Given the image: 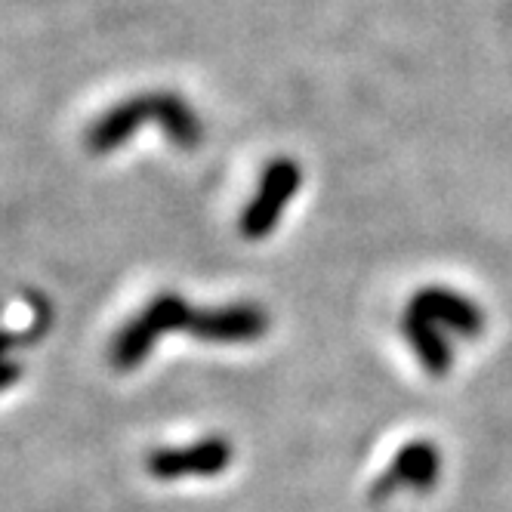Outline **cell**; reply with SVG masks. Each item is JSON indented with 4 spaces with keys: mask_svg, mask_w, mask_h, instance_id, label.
<instances>
[{
    "mask_svg": "<svg viewBox=\"0 0 512 512\" xmlns=\"http://www.w3.org/2000/svg\"><path fill=\"white\" fill-rule=\"evenodd\" d=\"M173 331H186L201 343L235 346L269 334V312L256 303H229L216 309H195L179 294H158L136 318H130L108 349L118 371H136L152 355L155 343Z\"/></svg>",
    "mask_w": 512,
    "mask_h": 512,
    "instance_id": "obj_1",
    "label": "cell"
},
{
    "mask_svg": "<svg viewBox=\"0 0 512 512\" xmlns=\"http://www.w3.org/2000/svg\"><path fill=\"white\" fill-rule=\"evenodd\" d=\"M145 124L161 127L179 152H195L204 142V124L198 112L189 99H182L173 90L139 93V96L118 102L115 108H108V112H102L90 124L84 142L93 155H108L121 149V145Z\"/></svg>",
    "mask_w": 512,
    "mask_h": 512,
    "instance_id": "obj_2",
    "label": "cell"
},
{
    "mask_svg": "<svg viewBox=\"0 0 512 512\" xmlns=\"http://www.w3.org/2000/svg\"><path fill=\"white\" fill-rule=\"evenodd\" d=\"M303 182V170L294 158H275L266 164L263 176H260V189L250 198V204L241 213V235L247 241H260L266 235H272L281 223V213L290 207L294 195L300 192Z\"/></svg>",
    "mask_w": 512,
    "mask_h": 512,
    "instance_id": "obj_3",
    "label": "cell"
},
{
    "mask_svg": "<svg viewBox=\"0 0 512 512\" xmlns=\"http://www.w3.org/2000/svg\"><path fill=\"white\" fill-rule=\"evenodd\" d=\"M235 460V448L229 438L210 435L189 448H158L145 460L152 479L176 482V479H210V475H223Z\"/></svg>",
    "mask_w": 512,
    "mask_h": 512,
    "instance_id": "obj_4",
    "label": "cell"
},
{
    "mask_svg": "<svg viewBox=\"0 0 512 512\" xmlns=\"http://www.w3.org/2000/svg\"><path fill=\"white\" fill-rule=\"evenodd\" d=\"M442 479V451H438L429 438H414L405 448H398L386 472H380L371 485V500H389L395 491H432Z\"/></svg>",
    "mask_w": 512,
    "mask_h": 512,
    "instance_id": "obj_5",
    "label": "cell"
},
{
    "mask_svg": "<svg viewBox=\"0 0 512 512\" xmlns=\"http://www.w3.org/2000/svg\"><path fill=\"white\" fill-rule=\"evenodd\" d=\"M408 309L460 337H479L485 334V324H488L485 312L451 287H420L414 300L408 303Z\"/></svg>",
    "mask_w": 512,
    "mask_h": 512,
    "instance_id": "obj_6",
    "label": "cell"
},
{
    "mask_svg": "<svg viewBox=\"0 0 512 512\" xmlns=\"http://www.w3.org/2000/svg\"><path fill=\"white\" fill-rule=\"evenodd\" d=\"M401 334H405L411 352L417 355V361L423 364V371L429 377H448L451 374V364H454V352L442 334V327L432 324L429 318L405 309V315H401Z\"/></svg>",
    "mask_w": 512,
    "mask_h": 512,
    "instance_id": "obj_7",
    "label": "cell"
},
{
    "mask_svg": "<svg viewBox=\"0 0 512 512\" xmlns=\"http://www.w3.org/2000/svg\"><path fill=\"white\" fill-rule=\"evenodd\" d=\"M31 306H34V321L28 331L22 334H10V331H0V361H7V352L16 349V346H28L34 340H41L47 331H50V321H53V312H50V303L44 297H31Z\"/></svg>",
    "mask_w": 512,
    "mask_h": 512,
    "instance_id": "obj_8",
    "label": "cell"
},
{
    "mask_svg": "<svg viewBox=\"0 0 512 512\" xmlns=\"http://www.w3.org/2000/svg\"><path fill=\"white\" fill-rule=\"evenodd\" d=\"M19 377H22V368L16 361H0V392L13 383H19Z\"/></svg>",
    "mask_w": 512,
    "mask_h": 512,
    "instance_id": "obj_9",
    "label": "cell"
}]
</instances>
